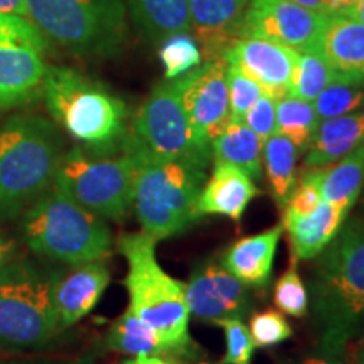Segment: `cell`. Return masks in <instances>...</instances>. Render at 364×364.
Here are the masks:
<instances>
[{
  "instance_id": "obj_1",
  "label": "cell",
  "mask_w": 364,
  "mask_h": 364,
  "mask_svg": "<svg viewBox=\"0 0 364 364\" xmlns=\"http://www.w3.org/2000/svg\"><path fill=\"white\" fill-rule=\"evenodd\" d=\"M309 273V307L324 354L343 356L364 322V221H344Z\"/></svg>"
},
{
  "instance_id": "obj_2",
  "label": "cell",
  "mask_w": 364,
  "mask_h": 364,
  "mask_svg": "<svg viewBox=\"0 0 364 364\" xmlns=\"http://www.w3.org/2000/svg\"><path fill=\"white\" fill-rule=\"evenodd\" d=\"M122 147L135 164L134 208L144 233L159 241L189 230L201 218L198 201L206 184V169L154 157L130 134Z\"/></svg>"
},
{
  "instance_id": "obj_3",
  "label": "cell",
  "mask_w": 364,
  "mask_h": 364,
  "mask_svg": "<svg viewBox=\"0 0 364 364\" xmlns=\"http://www.w3.org/2000/svg\"><path fill=\"white\" fill-rule=\"evenodd\" d=\"M157 240L147 233H129L118 238V250L129 270L125 287L129 309L161 332L182 359L196 361L198 346L189 336V306L186 282L172 279L162 270L156 255Z\"/></svg>"
},
{
  "instance_id": "obj_4",
  "label": "cell",
  "mask_w": 364,
  "mask_h": 364,
  "mask_svg": "<svg viewBox=\"0 0 364 364\" xmlns=\"http://www.w3.org/2000/svg\"><path fill=\"white\" fill-rule=\"evenodd\" d=\"M56 127L38 115H14L0 129V216L26 211L51 189L61 162Z\"/></svg>"
},
{
  "instance_id": "obj_5",
  "label": "cell",
  "mask_w": 364,
  "mask_h": 364,
  "mask_svg": "<svg viewBox=\"0 0 364 364\" xmlns=\"http://www.w3.org/2000/svg\"><path fill=\"white\" fill-rule=\"evenodd\" d=\"M21 231L38 257L70 267L105 260L113 243L110 226L103 218L54 186L26 209Z\"/></svg>"
},
{
  "instance_id": "obj_6",
  "label": "cell",
  "mask_w": 364,
  "mask_h": 364,
  "mask_svg": "<svg viewBox=\"0 0 364 364\" xmlns=\"http://www.w3.org/2000/svg\"><path fill=\"white\" fill-rule=\"evenodd\" d=\"M46 107L66 134L85 147L107 154L124 142L127 105L97 81L65 66H48Z\"/></svg>"
},
{
  "instance_id": "obj_7",
  "label": "cell",
  "mask_w": 364,
  "mask_h": 364,
  "mask_svg": "<svg viewBox=\"0 0 364 364\" xmlns=\"http://www.w3.org/2000/svg\"><path fill=\"white\" fill-rule=\"evenodd\" d=\"M27 19L73 56H108L124 44V0H26Z\"/></svg>"
},
{
  "instance_id": "obj_8",
  "label": "cell",
  "mask_w": 364,
  "mask_h": 364,
  "mask_svg": "<svg viewBox=\"0 0 364 364\" xmlns=\"http://www.w3.org/2000/svg\"><path fill=\"white\" fill-rule=\"evenodd\" d=\"M54 273L16 258L0 268V346L31 349L48 344L59 329Z\"/></svg>"
},
{
  "instance_id": "obj_9",
  "label": "cell",
  "mask_w": 364,
  "mask_h": 364,
  "mask_svg": "<svg viewBox=\"0 0 364 364\" xmlns=\"http://www.w3.org/2000/svg\"><path fill=\"white\" fill-rule=\"evenodd\" d=\"M53 186L103 220L124 221L134 206V159L125 149L107 156L75 147L63 156Z\"/></svg>"
},
{
  "instance_id": "obj_10",
  "label": "cell",
  "mask_w": 364,
  "mask_h": 364,
  "mask_svg": "<svg viewBox=\"0 0 364 364\" xmlns=\"http://www.w3.org/2000/svg\"><path fill=\"white\" fill-rule=\"evenodd\" d=\"M132 139L162 161L193 164L208 169L211 150L199 147L182 110L174 80L159 83L134 120Z\"/></svg>"
},
{
  "instance_id": "obj_11",
  "label": "cell",
  "mask_w": 364,
  "mask_h": 364,
  "mask_svg": "<svg viewBox=\"0 0 364 364\" xmlns=\"http://www.w3.org/2000/svg\"><path fill=\"white\" fill-rule=\"evenodd\" d=\"M48 41L27 17L0 14V108L26 105L43 91Z\"/></svg>"
},
{
  "instance_id": "obj_12",
  "label": "cell",
  "mask_w": 364,
  "mask_h": 364,
  "mask_svg": "<svg viewBox=\"0 0 364 364\" xmlns=\"http://www.w3.org/2000/svg\"><path fill=\"white\" fill-rule=\"evenodd\" d=\"M226 66L223 58L211 59L174 81L194 140L208 150L231 120Z\"/></svg>"
},
{
  "instance_id": "obj_13",
  "label": "cell",
  "mask_w": 364,
  "mask_h": 364,
  "mask_svg": "<svg viewBox=\"0 0 364 364\" xmlns=\"http://www.w3.org/2000/svg\"><path fill=\"white\" fill-rule=\"evenodd\" d=\"M324 14L290 0H252L241 36L273 41L295 51H316Z\"/></svg>"
},
{
  "instance_id": "obj_14",
  "label": "cell",
  "mask_w": 364,
  "mask_h": 364,
  "mask_svg": "<svg viewBox=\"0 0 364 364\" xmlns=\"http://www.w3.org/2000/svg\"><path fill=\"white\" fill-rule=\"evenodd\" d=\"M186 300L194 317L213 324L241 318L252 309L247 285L216 260H206L194 268L186 282Z\"/></svg>"
},
{
  "instance_id": "obj_15",
  "label": "cell",
  "mask_w": 364,
  "mask_h": 364,
  "mask_svg": "<svg viewBox=\"0 0 364 364\" xmlns=\"http://www.w3.org/2000/svg\"><path fill=\"white\" fill-rule=\"evenodd\" d=\"M299 51L273 41L241 36L223 59L238 66L245 75L257 81L267 95L280 100L289 95Z\"/></svg>"
},
{
  "instance_id": "obj_16",
  "label": "cell",
  "mask_w": 364,
  "mask_h": 364,
  "mask_svg": "<svg viewBox=\"0 0 364 364\" xmlns=\"http://www.w3.org/2000/svg\"><path fill=\"white\" fill-rule=\"evenodd\" d=\"M250 0H188L191 31L201 44L206 61L223 58L241 38Z\"/></svg>"
},
{
  "instance_id": "obj_17",
  "label": "cell",
  "mask_w": 364,
  "mask_h": 364,
  "mask_svg": "<svg viewBox=\"0 0 364 364\" xmlns=\"http://www.w3.org/2000/svg\"><path fill=\"white\" fill-rule=\"evenodd\" d=\"M112 273L105 260L73 267L66 275H54V306H56L59 329L75 326L97 307Z\"/></svg>"
},
{
  "instance_id": "obj_18",
  "label": "cell",
  "mask_w": 364,
  "mask_h": 364,
  "mask_svg": "<svg viewBox=\"0 0 364 364\" xmlns=\"http://www.w3.org/2000/svg\"><path fill=\"white\" fill-rule=\"evenodd\" d=\"M316 53L338 75V80L364 83V24L353 17L326 16Z\"/></svg>"
},
{
  "instance_id": "obj_19",
  "label": "cell",
  "mask_w": 364,
  "mask_h": 364,
  "mask_svg": "<svg viewBox=\"0 0 364 364\" xmlns=\"http://www.w3.org/2000/svg\"><path fill=\"white\" fill-rule=\"evenodd\" d=\"M260 194L252 177L231 164H215V169L201 191L199 215H220L240 221L253 198Z\"/></svg>"
},
{
  "instance_id": "obj_20",
  "label": "cell",
  "mask_w": 364,
  "mask_h": 364,
  "mask_svg": "<svg viewBox=\"0 0 364 364\" xmlns=\"http://www.w3.org/2000/svg\"><path fill=\"white\" fill-rule=\"evenodd\" d=\"M284 226L277 225L262 233L247 236L231 245L223 257V267L241 284L252 289H265L270 284L273 262Z\"/></svg>"
},
{
  "instance_id": "obj_21",
  "label": "cell",
  "mask_w": 364,
  "mask_h": 364,
  "mask_svg": "<svg viewBox=\"0 0 364 364\" xmlns=\"http://www.w3.org/2000/svg\"><path fill=\"white\" fill-rule=\"evenodd\" d=\"M348 215V209L326 201H322L311 215H282V226L289 236L292 260L316 258L339 233Z\"/></svg>"
},
{
  "instance_id": "obj_22",
  "label": "cell",
  "mask_w": 364,
  "mask_h": 364,
  "mask_svg": "<svg viewBox=\"0 0 364 364\" xmlns=\"http://www.w3.org/2000/svg\"><path fill=\"white\" fill-rule=\"evenodd\" d=\"M364 144V110L318 122L307 149L306 167H326Z\"/></svg>"
},
{
  "instance_id": "obj_23",
  "label": "cell",
  "mask_w": 364,
  "mask_h": 364,
  "mask_svg": "<svg viewBox=\"0 0 364 364\" xmlns=\"http://www.w3.org/2000/svg\"><path fill=\"white\" fill-rule=\"evenodd\" d=\"M107 344L113 351L130 358H174L182 359L172 346L152 326L135 316L130 309L110 326ZM188 361V359H186Z\"/></svg>"
},
{
  "instance_id": "obj_24",
  "label": "cell",
  "mask_w": 364,
  "mask_h": 364,
  "mask_svg": "<svg viewBox=\"0 0 364 364\" xmlns=\"http://www.w3.org/2000/svg\"><path fill=\"white\" fill-rule=\"evenodd\" d=\"M215 164L240 167L252 179H260L263 171V142L243 120L231 118L226 129L213 140Z\"/></svg>"
},
{
  "instance_id": "obj_25",
  "label": "cell",
  "mask_w": 364,
  "mask_h": 364,
  "mask_svg": "<svg viewBox=\"0 0 364 364\" xmlns=\"http://www.w3.org/2000/svg\"><path fill=\"white\" fill-rule=\"evenodd\" d=\"M135 24L154 41L191 33L188 0H129Z\"/></svg>"
},
{
  "instance_id": "obj_26",
  "label": "cell",
  "mask_w": 364,
  "mask_h": 364,
  "mask_svg": "<svg viewBox=\"0 0 364 364\" xmlns=\"http://www.w3.org/2000/svg\"><path fill=\"white\" fill-rule=\"evenodd\" d=\"M364 184V144L341 157L339 161L322 167L321 194L326 203L351 211Z\"/></svg>"
},
{
  "instance_id": "obj_27",
  "label": "cell",
  "mask_w": 364,
  "mask_h": 364,
  "mask_svg": "<svg viewBox=\"0 0 364 364\" xmlns=\"http://www.w3.org/2000/svg\"><path fill=\"white\" fill-rule=\"evenodd\" d=\"M297 149L289 139L280 134H273L263 144V166L267 171V181L270 186L272 198L275 199L279 209H284L292 193L295 182V162Z\"/></svg>"
},
{
  "instance_id": "obj_28",
  "label": "cell",
  "mask_w": 364,
  "mask_h": 364,
  "mask_svg": "<svg viewBox=\"0 0 364 364\" xmlns=\"http://www.w3.org/2000/svg\"><path fill=\"white\" fill-rule=\"evenodd\" d=\"M318 117L312 102L295 98L292 95L277 100L275 134L287 136L299 154L307 152L312 136L318 127Z\"/></svg>"
},
{
  "instance_id": "obj_29",
  "label": "cell",
  "mask_w": 364,
  "mask_h": 364,
  "mask_svg": "<svg viewBox=\"0 0 364 364\" xmlns=\"http://www.w3.org/2000/svg\"><path fill=\"white\" fill-rule=\"evenodd\" d=\"M336 80L338 75L321 54L316 51L299 53L289 95L306 102H314L317 95Z\"/></svg>"
},
{
  "instance_id": "obj_30",
  "label": "cell",
  "mask_w": 364,
  "mask_h": 364,
  "mask_svg": "<svg viewBox=\"0 0 364 364\" xmlns=\"http://www.w3.org/2000/svg\"><path fill=\"white\" fill-rule=\"evenodd\" d=\"M318 120H327L364 110V83L336 80L327 85L312 102Z\"/></svg>"
},
{
  "instance_id": "obj_31",
  "label": "cell",
  "mask_w": 364,
  "mask_h": 364,
  "mask_svg": "<svg viewBox=\"0 0 364 364\" xmlns=\"http://www.w3.org/2000/svg\"><path fill=\"white\" fill-rule=\"evenodd\" d=\"M159 58L166 70V78L176 80L199 66L201 51H199L198 43L188 33H179L162 41Z\"/></svg>"
},
{
  "instance_id": "obj_32",
  "label": "cell",
  "mask_w": 364,
  "mask_h": 364,
  "mask_svg": "<svg viewBox=\"0 0 364 364\" xmlns=\"http://www.w3.org/2000/svg\"><path fill=\"white\" fill-rule=\"evenodd\" d=\"M273 300L280 312L292 317H306L309 314V292L304 280L300 279L297 262L292 260L284 272V275L277 280L273 289Z\"/></svg>"
},
{
  "instance_id": "obj_33",
  "label": "cell",
  "mask_w": 364,
  "mask_h": 364,
  "mask_svg": "<svg viewBox=\"0 0 364 364\" xmlns=\"http://www.w3.org/2000/svg\"><path fill=\"white\" fill-rule=\"evenodd\" d=\"M226 85L228 102H230V115L235 120H243L252 105L262 97L265 91L257 81L245 75L238 66L226 63Z\"/></svg>"
},
{
  "instance_id": "obj_34",
  "label": "cell",
  "mask_w": 364,
  "mask_h": 364,
  "mask_svg": "<svg viewBox=\"0 0 364 364\" xmlns=\"http://www.w3.org/2000/svg\"><path fill=\"white\" fill-rule=\"evenodd\" d=\"M248 329L255 348H273L289 341L294 334L290 322L275 309H267L252 316Z\"/></svg>"
},
{
  "instance_id": "obj_35",
  "label": "cell",
  "mask_w": 364,
  "mask_h": 364,
  "mask_svg": "<svg viewBox=\"0 0 364 364\" xmlns=\"http://www.w3.org/2000/svg\"><path fill=\"white\" fill-rule=\"evenodd\" d=\"M321 176L322 167H314V169H307L306 174L297 184L295 182L292 193H290L289 199H287L285 208L282 209L284 215L292 216H306L316 211L324 201L321 194Z\"/></svg>"
},
{
  "instance_id": "obj_36",
  "label": "cell",
  "mask_w": 364,
  "mask_h": 364,
  "mask_svg": "<svg viewBox=\"0 0 364 364\" xmlns=\"http://www.w3.org/2000/svg\"><path fill=\"white\" fill-rule=\"evenodd\" d=\"M223 327L226 339V354L220 364H250L253 358L255 344L250 329L241 318H225L218 322Z\"/></svg>"
},
{
  "instance_id": "obj_37",
  "label": "cell",
  "mask_w": 364,
  "mask_h": 364,
  "mask_svg": "<svg viewBox=\"0 0 364 364\" xmlns=\"http://www.w3.org/2000/svg\"><path fill=\"white\" fill-rule=\"evenodd\" d=\"M243 122L265 144L277 130V100L263 93L243 117Z\"/></svg>"
},
{
  "instance_id": "obj_38",
  "label": "cell",
  "mask_w": 364,
  "mask_h": 364,
  "mask_svg": "<svg viewBox=\"0 0 364 364\" xmlns=\"http://www.w3.org/2000/svg\"><path fill=\"white\" fill-rule=\"evenodd\" d=\"M19 255V241L11 231L0 226V268L14 262Z\"/></svg>"
},
{
  "instance_id": "obj_39",
  "label": "cell",
  "mask_w": 364,
  "mask_h": 364,
  "mask_svg": "<svg viewBox=\"0 0 364 364\" xmlns=\"http://www.w3.org/2000/svg\"><path fill=\"white\" fill-rule=\"evenodd\" d=\"M356 0H322L321 14L324 16L351 17Z\"/></svg>"
},
{
  "instance_id": "obj_40",
  "label": "cell",
  "mask_w": 364,
  "mask_h": 364,
  "mask_svg": "<svg viewBox=\"0 0 364 364\" xmlns=\"http://www.w3.org/2000/svg\"><path fill=\"white\" fill-rule=\"evenodd\" d=\"M118 364H193V361L174 358H130ZM194 364H206V363H194Z\"/></svg>"
},
{
  "instance_id": "obj_41",
  "label": "cell",
  "mask_w": 364,
  "mask_h": 364,
  "mask_svg": "<svg viewBox=\"0 0 364 364\" xmlns=\"http://www.w3.org/2000/svg\"><path fill=\"white\" fill-rule=\"evenodd\" d=\"M0 14L27 17L26 0H0Z\"/></svg>"
},
{
  "instance_id": "obj_42",
  "label": "cell",
  "mask_w": 364,
  "mask_h": 364,
  "mask_svg": "<svg viewBox=\"0 0 364 364\" xmlns=\"http://www.w3.org/2000/svg\"><path fill=\"white\" fill-rule=\"evenodd\" d=\"M290 364H346V363L341 361L339 356H331V354L322 353L321 356H309Z\"/></svg>"
},
{
  "instance_id": "obj_43",
  "label": "cell",
  "mask_w": 364,
  "mask_h": 364,
  "mask_svg": "<svg viewBox=\"0 0 364 364\" xmlns=\"http://www.w3.org/2000/svg\"><path fill=\"white\" fill-rule=\"evenodd\" d=\"M290 2L297 4V6H302L306 9H311V11H317V12H321V7H322V0H290Z\"/></svg>"
},
{
  "instance_id": "obj_44",
  "label": "cell",
  "mask_w": 364,
  "mask_h": 364,
  "mask_svg": "<svg viewBox=\"0 0 364 364\" xmlns=\"http://www.w3.org/2000/svg\"><path fill=\"white\" fill-rule=\"evenodd\" d=\"M351 17L364 24V0H356V2H354V11Z\"/></svg>"
},
{
  "instance_id": "obj_45",
  "label": "cell",
  "mask_w": 364,
  "mask_h": 364,
  "mask_svg": "<svg viewBox=\"0 0 364 364\" xmlns=\"http://www.w3.org/2000/svg\"><path fill=\"white\" fill-rule=\"evenodd\" d=\"M356 364H364V343L363 341H361V344H359V349L356 354Z\"/></svg>"
},
{
  "instance_id": "obj_46",
  "label": "cell",
  "mask_w": 364,
  "mask_h": 364,
  "mask_svg": "<svg viewBox=\"0 0 364 364\" xmlns=\"http://www.w3.org/2000/svg\"><path fill=\"white\" fill-rule=\"evenodd\" d=\"M33 364H73V363H33Z\"/></svg>"
},
{
  "instance_id": "obj_47",
  "label": "cell",
  "mask_w": 364,
  "mask_h": 364,
  "mask_svg": "<svg viewBox=\"0 0 364 364\" xmlns=\"http://www.w3.org/2000/svg\"><path fill=\"white\" fill-rule=\"evenodd\" d=\"M361 341H363V343H364V334H363V338H361Z\"/></svg>"
}]
</instances>
